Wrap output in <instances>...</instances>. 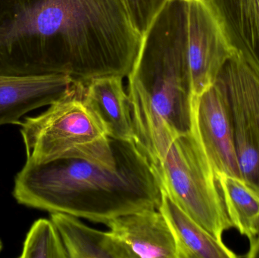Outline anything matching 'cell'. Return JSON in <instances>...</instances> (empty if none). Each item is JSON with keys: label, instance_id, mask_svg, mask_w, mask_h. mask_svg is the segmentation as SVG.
<instances>
[{"label": "cell", "instance_id": "ba28073f", "mask_svg": "<svg viewBox=\"0 0 259 258\" xmlns=\"http://www.w3.org/2000/svg\"><path fill=\"white\" fill-rule=\"evenodd\" d=\"M193 122L216 177L228 175L241 180L229 118L214 83L199 96L193 97Z\"/></svg>", "mask_w": 259, "mask_h": 258}, {"label": "cell", "instance_id": "277c9868", "mask_svg": "<svg viewBox=\"0 0 259 258\" xmlns=\"http://www.w3.org/2000/svg\"><path fill=\"white\" fill-rule=\"evenodd\" d=\"M83 85L80 83L40 115L21 121L26 162L42 164L68 158L104 163L116 161L115 139L107 136L82 101Z\"/></svg>", "mask_w": 259, "mask_h": 258}, {"label": "cell", "instance_id": "5bb4252c", "mask_svg": "<svg viewBox=\"0 0 259 258\" xmlns=\"http://www.w3.org/2000/svg\"><path fill=\"white\" fill-rule=\"evenodd\" d=\"M50 220L60 234L68 258H131L109 231L91 228L77 217L60 212L50 213Z\"/></svg>", "mask_w": 259, "mask_h": 258}, {"label": "cell", "instance_id": "7c38bea8", "mask_svg": "<svg viewBox=\"0 0 259 258\" xmlns=\"http://www.w3.org/2000/svg\"><path fill=\"white\" fill-rule=\"evenodd\" d=\"M233 49L259 75V0H205Z\"/></svg>", "mask_w": 259, "mask_h": 258}, {"label": "cell", "instance_id": "2e32d148", "mask_svg": "<svg viewBox=\"0 0 259 258\" xmlns=\"http://www.w3.org/2000/svg\"><path fill=\"white\" fill-rule=\"evenodd\" d=\"M21 258H68L60 234L51 220L33 223L26 236Z\"/></svg>", "mask_w": 259, "mask_h": 258}, {"label": "cell", "instance_id": "6da1fadb", "mask_svg": "<svg viewBox=\"0 0 259 258\" xmlns=\"http://www.w3.org/2000/svg\"><path fill=\"white\" fill-rule=\"evenodd\" d=\"M13 196L27 207L106 225L127 214L158 210L161 189L134 141L117 140L113 163L80 158L26 162L15 177Z\"/></svg>", "mask_w": 259, "mask_h": 258}, {"label": "cell", "instance_id": "5b68a950", "mask_svg": "<svg viewBox=\"0 0 259 258\" xmlns=\"http://www.w3.org/2000/svg\"><path fill=\"white\" fill-rule=\"evenodd\" d=\"M161 190L217 240L233 225L217 177L194 129L178 136L151 165Z\"/></svg>", "mask_w": 259, "mask_h": 258}, {"label": "cell", "instance_id": "8fae6325", "mask_svg": "<svg viewBox=\"0 0 259 258\" xmlns=\"http://www.w3.org/2000/svg\"><path fill=\"white\" fill-rule=\"evenodd\" d=\"M81 98L98 118L109 138L134 140L131 106L123 86V77L109 76L88 82L82 89Z\"/></svg>", "mask_w": 259, "mask_h": 258}, {"label": "cell", "instance_id": "8992f818", "mask_svg": "<svg viewBox=\"0 0 259 258\" xmlns=\"http://www.w3.org/2000/svg\"><path fill=\"white\" fill-rule=\"evenodd\" d=\"M214 84L226 108L241 180L259 194V75L234 51Z\"/></svg>", "mask_w": 259, "mask_h": 258}, {"label": "cell", "instance_id": "30bf717a", "mask_svg": "<svg viewBox=\"0 0 259 258\" xmlns=\"http://www.w3.org/2000/svg\"><path fill=\"white\" fill-rule=\"evenodd\" d=\"M106 226L131 258H177L173 233L158 210L127 214L111 220Z\"/></svg>", "mask_w": 259, "mask_h": 258}, {"label": "cell", "instance_id": "52a82bcc", "mask_svg": "<svg viewBox=\"0 0 259 258\" xmlns=\"http://www.w3.org/2000/svg\"><path fill=\"white\" fill-rule=\"evenodd\" d=\"M187 55L194 96L212 86L234 50L205 0H187Z\"/></svg>", "mask_w": 259, "mask_h": 258}, {"label": "cell", "instance_id": "3957f363", "mask_svg": "<svg viewBox=\"0 0 259 258\" xmlns=\"http://www.w3.org/2000/svg\"><path fill=\"white\" fill-rule=\"evenodd\" d=\"M95 23L93 0H0V74L68 75Z\"/></svg>", "mask_w": 259, "mask_h": 258}, {"label": "cell", "instance_id": "9a60e30c", "mask_svg": "<svg viewBox=\"0 0 259 258\" xmlns=\"http://www.w3.org/2000/svg\"><path fill=\"white\" fill-rule=\"evenodd\" d=\"M217 180L233 227L251 243L259 235V194L240 179L220 175Z\"/></svg>", "mask_w": 259, "mask_h": 258}, {"label": "cell", "instance_id": "7a4b0ae2", "mask_svg": "<svg viewBox=\"0 0 259 258\" xmlns=\"http://www.w3.org/2000/svg\"><path fill=\"white\" fill-rule=\"evenodd\" d=\"M187 0H168L142 39L128 75L134 142L150 165L193 130Z\"/></svg>", "mask_w": 259, "mask_h": 258}, {"label": "cell", "instance_id": "9c48e42d", "mask_svg": "<svg viewBox=\"0 0 259 258\" xmlns=\"http://www.w3.org/2000/svg\"><path fill=\"white\" fill-rule=\"evenodd\" d=\"M80 83L65 74L36 77L0 74V126L20 125L26 114L50 106Z\"/></svg>", "mask_w": 259, "mask_h": 258}, {"label": "cell", "instance_id": "d6986e66", "mask_svg": "<svg viewBox=\"0 0 259 258\" xmlns=\"http://www.w3.org/2000/svg\"><path fill=\"white\" fill-rule=\"evenodd\" d=\"M3 242H2L1 239H0V252H1L2 250H3Z\"/></svg>", "mask_w": 259, "mask_h": 258}, {"label": "cell", "instance_id": "e0dca14e", "mask_svg": "<svg viewBox=\"0 0 259 258\" xmlns=\"http://www.w3.org/2000/svg\"><path fill=\"white\" fill-rule=\"evenodd\" d=\"M130 18L143 37L168 0H124Z\"/></svg>", "mask_w": 259, "mask_h": 258}, {"label": "cell", "instance_id": "ac0fdd59", "mask_svg": "<svg viewBox=\"0 0 259 258\" xmlns=\"http://www.w3.org/2000/svg\"><path fill=\"white\" fill-rule=\"evenodd\" d=\"M248 258H259V235L253 242L250 243V248L246 255Z\"/></svg>", "mask_w": 259, "mask_h": 258}, {"label": "cell", "instance_id": "4fadbf2b", "mask_svg": "<svg viewBox=\"0 0 259 258\" xmlns=\"http://www.w3.org/2000/svg\"><path fill=\"white\" fill-rule=\"evenodd\" d=\"M176 243L177 258H235L237 254L185 213L164 191L158 209Z\"/></svg>", "mask_w": 259, "mask_h": 258}]
</instances>
